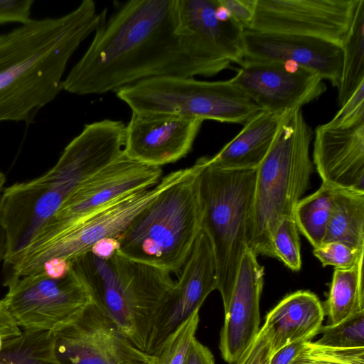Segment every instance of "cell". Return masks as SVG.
<instances>
[{
	"mask_svg": "<svg viewBox=\"0 0 364 364\" xmlns=\"http://www.w3.org/2000/svg\"><path fill=\"white\" fill-rule=\"evenodd\" d=\"M184 364H215L210 350L194 337L191 343Z\"/></svg>",
	"mask_w": 364,
	"mask_h": 364,
	"instance_id": "cell-35",
	"label": "cell"
},
{
	"mask_svg": "<svg viewBox=\"0 0 364 364\" xmlns=\"http://www.w3.org/2000/svg\"><path fill=\"white\" fill-rule=\"evenodd\" d=\"M202 124L200 119L178 115L132 112L126 125L124 153L150 166L176 162L191 151Z\"/></svg>",
	"mask_w": 364,
	"mask_h": 364,
	"instance_id": "cell-16",
	"label": "cell"
},
{
	"mask_svg": "<svg viewBox=\"0 0 364 364\" xmlns=\"http://www.w3.org/2000/svg\"><path fill=\"white\" fill-rule=\"evenodd\" d=\"M359 0H255L249 30L310 36L342 46Z\"/></svg>",
	"mask_w": 364,
	"mask_h": 364,
	"instance_id": "cell-11",
	"label": "cell"
},
{
	"mask_svg": "<svg viewBox=\"0 0 364 364\" xmlns=\"http://www.w3.org/2000/svg\"><path fill=\"white\" fill-rule=\"evenodd\" d=\"M3 299L9 314L24 331L55 333L73 322L88 304L90 294L70 267L63 277L46 271L6 279Z\"/></svg>",
	"mask_w": 364,
	"mask_h": 364,
	"instance_id": "cell-9",
	"label": "cell"
},
{
	"mask_svg": "<svg viewBox=\"0 0 364 364\" xmlns=\"http://www.w3.org/2000/svg\"><path fill=\"white\" fill-rule=\"evenodd\" d=\"M313 156L322 183L364 191V114L318 126Z\"/></svg>",
	"mask_w": 364,
	"mask_h": 364,
	"instance_id": "cell-17",
	"label": "cell"
},
{
	"mask_svg": "<svg viewBox=\"0 0 364 364\" xmlns=\"http://www.w3.org/2000/svg\"><path fill=\"white\" fill-rule=\"evenodd\" d=\"M21 329L17 326L14 318L9 314L4 299L0 300V336L4 340L19 336Z\"/></svg>",
	"mask_w": 364,
	"mask_h": 364,
	"instance_id": "cell-36",
	"label": "cell"
},
{
	"mask_svg": "<svg viewBox=\"0 0 364 364\" xmlns=\"http://www.w3.org/2000/svg\"><path fill=\"white\" fill-rule=\"evenodd\" d=\"M138 364H154V363H138Z\"/></svg>",
	"mask_w": 364,
	"mask_h": 364,
	"instance_id": "cell-42",
	"label": "cell"
},
{
	"mask_svg": "<svg viewBox=\"0 0 364 364\" xmlns=\"http://www.w3.org/2000/svg\"><path fill=\"white\" fill-rule=\"evenodd\" d=\"M242 60L295 64L338 87L343 48L321 38L245 30Z\"/></svg>",
	"mask_w": 364,
	"mask_h": 364,
	"instance_id": "cell-19",
	"label": "cell"
},
{
	"mask_svg": "<svg viewBox=\"0 0 364 364\" xmlns=\"http://www.w3.org/2000/svg\"><path fill=\"white\" fill-rule=\"evenodd\" d=\"M272 246L274 258L293 271L300 270V240L294 216H287L281 220L273 235Z\"/></svg>",
	"mask_w": 364,
	"mask_h": 364,
	"instance_id": "cell-29",
	"label": "cell"
},
{
	"mask_svg": "<svg viewBox=\"0 0 364 364\" xmlns=\"http://www.w3.org/2000/svg\"><path fill=\"white\" fill-rule=\"evenodd\" d=\"M3 191V190H2ZM0 191V198L1 195ZM7 255V238L5 230L0 223V262L4 261Z\"/></svg>",
	"mask_w": 364,
	"mask_h": 364,
	"instance_id": "cell-39",
	"label": "cell"
},
{
	"mask_svg": "<svg viewBox=\"0 0 364 364\" xmlns=\"http://www.w3.org/2000/svg\"><path fill=\"white\" fill-rule=\"evenodd\" d=\"M305 342L289 344L271 355L268 364H289L302 348Z\"/></svg>",
	"mask_w": 364,
	"mask_h": 364,
	"instance_id": "cell-37",
	"label": "cell"
},
{
	"mask_svg": "<svg viewBox=\"0 0 364 364\" xmlns=\"http://www.w3.org/2000/svg\"><path fill=\"white\" fill-rule=\"evenodd\" d=\"M333 241L364 250V191L335 188L323 242Z\"/></svg>",
	"mask_w": 364,
	"mask_h": 364,
	"instance_id": "cell-22",
	"label": "cell"
},
{
	"mask_svg": "<svg viewBox=\"0 0 364 364\" xmlns=\"http://www.w3.org/2000/svg\"><path fill=\"white\" fill-rule=\"evenodd\" d=\"M220 72L179 34L177 0H131L95 30L63 79V90L101 95L156 77H210Z\"/></svg>",
	"mask_w": 364,
	"mask_h": 364,
	"instance_id": "cell-1",
	"label": "cell"
},
{
	"mask_svg": "<svg viewBox=\"0 0 364 364\" xmlns=\"http://www.w3.org/2000/svg\"><path fill=\"white\" fill-rule=\"evenodd\" d=\"M6 178L3 173L0 171V191H2Z\"/></svg>",
	"mask_w": 364,
	"mask_h": 364,
	"instance_id": "cell-40",
	"label": "cell"
},
{
	"mask_svg": "<svg viewBox=\"0 0 364 364\" xmlns=\"http://www.w3.org/2000/svg\"><path fill=\"white\" fill-rule=\"evenodd\" d=\"M33 0H0V25L8 23L24 24L31 18Z\"/></svg>",
	"mask_w": 364,
	"mask_h": 364,
	"instance_id": "cell-32",
	"label": "cell"
},
{
	"mask_svg": "<svg viewBox=\"0 0 364 364\" xmlns=\"http://www.w3.org/2000/svg\"><path fill=\"white\" fill-rule=\"evenodd\" d=\"M289 364H364V347L343 348L306 341Z\"/></svg>",
	"mask_w": 364,
	"mask_h": 364,
	"instance_id": "cell-27",
	"label": "cell"
},
{
	"mask_svg": "<svg viewBox=\"0 0 364 364\" xmlns=\"http://www.w3.org/2000/svg\"><path fill=\"white\" fill-rule=\"evenodd\" d=\"M162 177L161 167L139 163L123 153L80 186L28 247L44 242L63 228L118 198L154 187Z\"/></svg>",
	"mask_w": 364,
	"mask_h": 364,
	"instance_id": "cell-10",
	"label": "cell"
},
{
	"mask_svg": "<svg viewBox=\"0 0 364 364\" xmlns=\"http://www.w3.org/2000/svg\"><path fill=\"white\" fill-rule=\"evenodd\" d=\"M324 309L317 296L299 290L285 296L266 316L262 328L272 354L299 341H310L319 332Z\"/></svg>",
	"mask_w": 364,
	"mask_h": 364,
	"instance_id": "cell-20",
	"label": "cell"
},
{
	"mask_svg": "<svg viewBox=\"0 0 364 364\" xmlns=\"http://www.w3.org/2000/svg\"><path fill=\"white\" fill-rule=\"evenodd\" d=\"M199 320V311H196L170 336L156 355V364H184Z\"/></svg>",
	"mask_w": 364,
	"mask_h": 364,
	"instance_id": "cell-30",
	"label": "cell"
},
{
	"mask_svg": "<svg viewBox=\"0 0 364 364\" xmlns=\"http://www.w3.org/2000/svg\"><path fill=\"white\" fill-rule=\"evenodd\" d=\"M178 31L192 50L221 71L240 63L245 28L218 0H177Z\"/></svg>",
	"mask_w": 364,
	"mask_h": 364,
	"instance_id": "cell-15",
	"label": "cell"
},
{
	"mask_svg": "<svg viewBox=\"0 0 364 364\" xmlns=\"http://www.w3.org/2000/svg\"><path fill=\"white\" fill-rule=\"evenodd\" d=\"M284 115L261 111L218 154L208 158L209 164L228 170L257 169L270 149Z\"/></svg>",
	"mask_w": 364,
	"mask_h": 364,
	"instance_id": "cell-21",
	"label": "cell"
},
{
	"mask_svg": "<svg viewBox=\"0 0 364 364\" xmlns=\"http://www.w3.org/2000/svg\"><path fill=\"white\" fill-rule=\"evenodd\" d=\"M264 267L257 255L247 248L228 296L223 299L225 320L220 334L223 358L235 364L253 342L259 330V300L264 283Z\"/></svg>",
	"mask_w": 364,
	"mask_h": 364,
	"instance_id": "cell-18",
	"label": "cell"
},
{
	"mask_svg": "<svg viewBox=\"0 0 364 364\" xmlns=\"http://www.w3.org/2000/svg\"><path fill=\"white\" fill-rule=\"evenodd\" d=\"M342 48V73L337 87L340 107L364 84V0L358 1Z\"/></svg>",
	"mask_w": 364,
	"mask_h": 364,
	"instance_id": "cell-24",
	"label": "cell"
},
{
	"mask_svg": "<svg viewBox=\"0 0 364 364\" xmlns=\"http://www.w3.org/2000/svg\"><path fill=\"white\" fill-rule=\"evenodd\" d=\"M0 364H59L54 349L53 333H22L4 341Z\"/></svg>",
	"mask_w": 364,
	"mask_h": 364,
	"instance_id": "cell-26",
	"label": "cell"
},
{
	"mask_svg": "<svg viewBox=\"0 0 364 364\" xmlns=\"http://www.w3.org/2000/svg\"><path fill=\"white\" fill-rule=\"evenodd\" d=\"M53 333L59 364L156 363V357L135 347L92 301L73 322Z\"/></svg>",
	"mask_w": 364,
	"mask_h": 364,
	"instance_id": "cell-12",
	"label": "cell"
},
{
	"mask_svg": "<svg viewBox=\"0 0 364 364\" xmlns=\"http://www.w3.org/2000/svg\"><path fill=\"white\" fill-rule=\"evenodd\" d=\"M119 247L117 237H105L95 243L90 252L100 259H108L118 251Z\"/></svg>",
	"mask_w": 364,
	"mask_h": 364,
	"instance_id": "cell-38",
	"label": "cell"
},
{
	"mask_svg": "<svg viewBox=\"0 0 364 364\" xmlns=\"http://www.w3.org/2000/svg\"><path fill=\"white\" fill-rule=\"evenodd\" d=\"M217 287L214 252L201 229L177 282L161 304L154 320L146 353L156 356L166 341L195 312Z\"/></svg>",
	"mask_w": 364,
	"mask_h": 364,
	"instance_id": "cell-13",
	"label": "cell"
},
{
	"mask_svg": "<svg viewBox=\"0 0 364 364\" xmlns=\"http://www.w3.org/2000/svg\"><path fill=\"white\" fill-rule=\"evenodd\" d=\"M200 173L202 229L213 247L217 287L222 300L234 284L243 254L252 215L256 169H222L208 163Z\"/></svg>",
	"mask_w": 364,
	"mask_h": 364,
	"instance_id": "cell-6",
	"label": "cell"
},
{
	"mask_svg": "<svg viewBox=\"0 0 364 364\" xmlns=\"http://www.w3.org/2000/svg\"><path fill=\"white\" fill-rule=\"evenodd\" d=\"M92 0L0 34V124L30 123L63 90L68 63L106 18Z\"/></svg>",
	"mask_w": 364,
	"mask_h": 364,
	"instance_id": "cell-2",
	"label": "cell"
},
{
	"mask_svg": "<svg viewBox=\"0 0 364 364\" xmlns=\"http://www.w3.org/2000/svg\"><path fill=\"white\" fill-rule=\"evenodd\" d=\"M313 254L323 267L349 268L363 257L364 250H358L343 242L333 241L323 242L314 247Z\"/></svg>",
	"mask_w": 364,
	"mask_h": 364,
	"instance_id": "cell-31",
	"label": "cell"
},
{
	"mask_svg": "<svg viewBox=\"0 0 364 364\" xmlns=\"http://www.w3.org/2000/svg\"><path fill=\"white\" fill-rule=\"evenodd\" d=\"M335 188L322 183L314 193L300 199L294 210L298 230L313 247L323 243L330 220Z\"/></svg>",
	"mask_w": 364,
	"mask_h": 364,
	"instance_id": "cell-25",
	"label": "cell"
},
{
	"mask_svg": "<svg viewBox=\"0 0 364 364\" xmlns=\"http://www.w3.org/2000/svg\"><path fill=\"white\" fill-rule=\"evenodd\" d=\"M70 264L91 301L135 347L146 353L156 314L175 283L171 274L117 252L102 259L88 251Z\"/></svg>",
	"mask_w": 364,
	"mask_h": 364,
	"instance_id": "cell-3",
	"label": "cell"
},
{
	"mask_svg": "<svg viewBox=\"0 0 364 364\" xmlns=\"http://www.w3.org/2000/svg\"><path fill=\"white\" fill-rule=\"evenodd\" d=\"M313 134L301 108L286 113L270 149L256 169L247 246L257 256L274 257L273 235L284 218L294 216L296 203L309 187Z\"/></svg>",
	"mask_w": 364,
	"mask_h": 364,
	"instance_id": "cell-4",
	"label": "cell"
},
{
	"mask_svg": "<svg viewBox=\"0 0 364 364\" xmlns=\"http://www.w3.org/2000/svg\"><path fill=\"white\" fill-rule=\"evenodd\" d=\"M194 166L172 171L154 187L115 199L63 228L50 239L27 247L10 264L7 278H17L40 271L50 260L70 262L90 251L105 237H118L134 218L161 192L187 177Z\"/></svg>",
	"mask_w": 364,
	"mask_h": 364,
	"instance_id": "cell-8",
	"label": "cell"
},
{
	"mask_svg": "<svg viewBox=\"0 0 364 364\" xmlns=\"http://www.w3.org/2000/svg\"><path fill=\"white\" fill-rule=\"evenodd\" d=\"M316 343L343 348L364 347V311L336 325L321 326Z\"/></svg>",
	"mask_w": 364,
	"mask_h": 364,
	"instance_id": "cell-28",
	"label": "cell"
},
{
	"mask_svg": "<svg viewBox=\"0 0 364 364\" xmlns=\"http://www.w3.org/2000/svg\"><path fill=\"white\" fill-rule=\"evenodd\" d=\"M116 95L134 113L173 114L203 122L244 125L262 111L231 79L156 77L120 88Z\"/></svg>",
	"mask_w": 364,
	"mask_h": 364,
	"instance_id": "cell-7",
	"label": "cell"
},
{
	"mask_svg": "<svg viewBox=\"0 0 364 364\" xmlns=\"http://www.w3.org/2000/svg\"><path fill=\"white\" fill-rule=\"evenodd\" d=\"M232 81L262 110L284 115L322 95L323 80L299 66L242 60Z\"/></svg>",
	"mask_w": 364,
	"mask_h": 364,
	"instance_id": "cell-14",
	"label": "cell"
},
{
	"mask_svg": "<svg viewBox=\"0 0 364 364\" xmlns=\"http://www.w3.org/2000/svg\"><path fill=\"white\" fill-rule=\"evenodd\" d=\"M4 341V338L0 336V350L1 349Z\"/></svg>",
	"mask_w": 364,
	"mask_h": 364,
	"instance_id": "cell-41",
	"label": "cell"
},
{
	"mask_svg": "<svg viewBox=\"0 0 364 364\" xmlns=\"http://www.w3.org/2000/svg\"><path fill=\"white\" fill-rule=\"evenodd\" d=\"M203 157L187 177L161 192L117 237L119 255L179 275L202 229L200 173Z\"/></svg>",
	"mask_w": 364,
	"mask_h": 364,
	"instance_id": "cell-5",
	"label": "cell"
},
{
	"mask_svg": "<svg viewBox=\"0 0 364 364\" xmlns=\"http://www.w3.org/2000/svg\"><path fill=\"white\" fill-rule=\"evenodd\" d=\"M271 355L268 338L261 328L252 344L235 364H268Z\"/></svg>",
	"mask_w": 364,
	"mask_h": 364,
	"instance_id": "cell-33",
	"label": "cell"
},
{
	"mask_svg": "<svg viewBox=\"0 0 364 364\" xmlns=\"http://www.w3.org/2000/svg\"><path fill=\"white\" fill-rule=\"evenodd\" d=\"M231 17L245 30H249L253 20L255 0H218Z\"/></svg>",
	"mask_w": 364,
	"mask_h": 364,
	"instance_id": "cell-34",
	"label": "cell"
},
{
	"mask_svg": "<svg viewBox=\"0 0 364 364\" xmlns=\"http://www.w3.org/2000/svg\"><path fill=\"white\" fill-rule=\"evenodd\" d=\"M329 325L364 311L363 257L349 268H335L326 304Z\"/></svg>",
	"mask_w": 364,
	"mask_h": 364,
	"instance_id": "cell-23",
	"label": "cell"
}]
</instances>
